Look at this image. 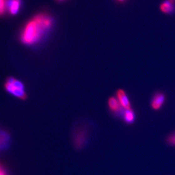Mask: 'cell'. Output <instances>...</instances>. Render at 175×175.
Returning a JSON list of instances; mask_svg holds the SVG:
<instances>
[{
  "mask_svg": "<svg viewBox=\"0 0 175 175\" xmlns=\"http://www.w3.org/2000/svg\"><path fill=\"white\" fill-rule=\"evenodd\" d=\"M52 19L46 14H39L26 24L21 33L22 42L27 45H32L42 38L43 33L52 25Z\"/></svg>",
  "mask_w": 175,
  "mask_h": 175,
  "instance_id": "cell-1",
  "label": "cell"
},
{
  "mask_svg": "<svg viewBox=\"0 0 175 175\" xmlns=\"http://www.w3.org/2000/svg\"><path fill=\"white\" fill-rule=\"evenodd\" d=\"M5 87L6 90L15 97L21 99H25L26 97L24 86L21 82L14 78H9L7 80Z\"/></svg>",
  "mask_w": 175,
  "mask_h": 175,
  "instance_id": "cell-2",
  "label": "cell"
},
{
  "mask_svg": "<svg viewBox=\"0 0 175 175\" xmlns=\"http://www.w3.org/2000/svg\"><path fill=\"white\" fill-rule=\"evenodd\" d=\"M88 138V129L85 125L76 127L74 134L75 147L77 149L83 148L86 143Z\"/></svg>",
  "mask_w": 175,
  "mask_h": 175,
  "instance_id": "cell-3",
  "label": "cell"
},
{
  "mask_svg": "<svg viewBox=\"0 0 175 175\" xmlns=\"http://www.w3.org/2000/svg\"><path fill=\"white\" fill-rule=\"evenodd\" d=\"M108 106L111 112L117 116L122 117L123 111H122V107L120 104L118 100L115 98L111 97L108 101Z\"/></svg>",
  "mask_w": 175,
  "mask_h": 175,
  "instance_id": "cell-4",
  "label": "cell"
},
{
  "mask_svg": "<svg viewBox=\"0 0 175 175\" xmlns=\"http://www.w3.org/2000/svg\"><path fill=\"white\" fill-rule=\"evenodd\" d=\"M166 101V96L162 92H158L154 95L151 101V107L155 111H159L162 108Z\"/></svg>",
  "mask_w": 175,
  "mask_h": 175,
  "instance_id": "cell-5",
  "label": "cell"
},
{
  "mask_svg": "<svg viewBox=\"0 0 175 175\" xmlns=\"http://www.w3.org/2000/svg\"><path fill=\"white\" fill-rule=\"evenodd\" d=\"M117 99L123 108L125 109H131V104L130 103L128 97H127L126 93L122 90H119L117 91Z\"/></svg>",
  "mask_w": 175,
  "mask_h": 175,
  "instance_id": "cell-6",
  "label": "cell"
},
{
  "mask_svg": "<svg viewBox=\"0 0 175 175\" xmlns=\"http://www.w3.org/2000/svg\"><path fill=\"white\" fill-rule=\"evenodd\" d=\"M21 0H7V9L12 15H16L21 7Z\"/></svg>",
  "mask_w": 175,
  "mask_h": 175,
  "instance_id": "cell-7",
  "label": "cell"
},
{
  "mask_svg": "<svg viewBox=\"0 0 175 175\" xmlns=\"http://www.w3.org/2000/svg\"><path fill=\"white\" fill-rule=\"evenodd\" d=\"M122 118H123V121L126 124L131 125L135 122L136 116L135 113L132 111V109H125L123 111Z\"/></svg>",
  "mask_w": 175,
  "mask_h": 175,
  "instance_id": "cell-8",
  "label": "cell"
},
{
  "mask_svg": "<svg viewBox=\"0 0 175 175\" xmlns=\"http://www.w3.org/2000/svg\"><path fill=\"white\" fill-rule=\"evenodd\" d=\"M161 10L163 12L167 14H170L174 12L175 10V6L174 2L169 0H167L164 1L160 6Z\"/></svg>",
  "mask_w": 175,
  "mask_h": 175,
  "instance_id": "cell-9",
  "label": "cell"
},
{
  "mask_svg": "<svg viewBox=\"0 0 175 175\" xmlns=\"http://www.w3.org/2000/svg\"><path fill=\"white\" fill-rule=\"evenodd\" d=\"M166 142L169 146L175 147V132L171 133L167 137Z\"/></svg>",
  "mask_w": 175,
  "mask_h": 175,
  "instance_id": "cell-10",
  "label": "cell"
},
{
  "mask_svg": "<svg viewBox=\"0 0 175 175\" xmlns=\"http://www.w3.org/2000/svg\"><path fill=\"white\" fill-rule=\"evenodd\" d=\"M7 9V0H0V15L4 13Z\"/></svg>",
  "mask_w": 175,
  "mask_h": 175,
  "instance_id": "cell-11",
  "label": "cell"
},
{
  "mask_svg": "<svg viewBox=\"0 0 175 175\" xmlns=\"http://www.w3.org/2000/svg\"><path fill=\"white\" fill-rule=\"evenodd\" d=\"M0 175H6L5 172H4L3 169L0 167Z\"/></svg>",
  "mask_w": 175,
  "mask_h": 175,
  "instance_id": "cell-12",
  "label": "cell"
},
{
  "mask_svg": "<svg viewBox=\"0 0 175 175\" xmlns=\"http://www.w3.org/2000/svg\"><path fill=\"white\" fill-rule=\"evenodd\" d=\"M171 1H172V2H175V0H169Z\"/></svg>",
  "mask_w": 175,
  "mask_h": 175,
  "instance_id": "cell-13",
  "label": "cell"
},
{
  "mask_svg": "<svg viewBox=\"0 0 175 175\" xmlns=\"http://www.w3.org/2000/svg\"><path fill=\"white\" fill-rule=\"evenodd\" d=\"M121 1H122V0H121Z\"/></svg>",
  "mask_w": 175,
  "mask_h": 175,
  "instance_id": "cell-14",
  "label": "cell"
}]
</instances>
